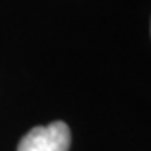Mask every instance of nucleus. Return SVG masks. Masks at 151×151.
Listing matches in <instances>:
<instances>
[{
	"instance_id": "obj_1",
	"label": "nucleus",
	"mask_w": 151,
	"mask_h": 151,
	"mask_svg": "<svg viewBox=\"0 0 151 151\" xmlns=\"http://www.w3.org/2000/svg\"><path fill=\"white\" fill-rule=\"evenodd\" d=\"M70 129L64 121L32 128L17 146V151H69Z\"/></svg>"
}]
</instances>
